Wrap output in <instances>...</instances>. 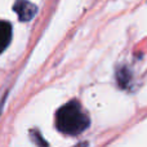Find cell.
<instances>
[{
    "label": "cell",
    "instance_id": "cell-3",
    "mask_svg": "<svg viewBox=\"0 0 147 147\" xmlns=\"http://www.w3.org/2000/svg\"><path fill=\"white\" fill-rule=\"evenodd\" d=\"M12 41V25L7 21H0V54L9 47Z\"/></svg>",
    "mask_w": 147,
    "mask_h": 147
},
{
    "label": "cell",
    "instance_id": "cell-5",
    "mask_svg": "<svg viewBox=\"0 0 147 147\" xmlns=\"http://www.w3.org/2000/svg\"><path fill=\"white\" fill-rule=\"evenodd\" d=\"M30 138H31L32 143L36 147H48V143H47V141L44 140L43 137H41V134L38 132V130H35V129L30 130Z\"/></svg>",
    "mask_w": 147,
    "mask_h": 147
},
{
    "label": "cell",
    "instance_id": "cell-2",
    "mask_svg": "<svg viewBox=\"0 0 147 147\" xmlns=\"http://www.w3.org/2000/svg\"><path fill=\"white\" fill-rule=\"evenodd\" d=\"M13 9L17 13L20 21H22V22L31 21L38 13V7L28 0H16Z\"/></svg>",
    "mask_w": 147,
    "mask_h": 147
},
{
    "label": "cell",
    "instance_id": "cell-4",
    "mask_svg": "<svg viewBox=\"0 0 147 147\" xmlns=\"http://www.w3.org/2000/svg\"><path fill=\"white\" fill-rule=\"evenodd\" d=\"M116 81L120 88L128 89L132 83V72L127 66H120L116 70Z\"/></svg>",
    "mask_w": 147,
    "mask_h": 147
},
{
    "label": "cell",
    "instance_id": "cell-6",
    "mask_svg": "<svg viewBox=\"0 0 147 147\" xmlns=\"http://www.w3.org/2000/svg\"><path fill=\"white\" fill-rule=\"evenodd\" d=\"M75 147H88V142H83V143H79V145H76Z\"/></svg>",
    "mask_w": 147,
    "mask_h": 147
},
{
    "label": "cell",
    "instance_id": "cell-1",
    "mask_svg": "<svg viewBox=\"0 0 147 147\" xmlns=\"http://www.w3.org/2000/svg\"><path fill=\"white\" fill-rule=\"evenodd\" d=\"M57 129L66 136H78L86 130L90 125V119L83 111L78 101H70L57 111Z\"/></svg>",
    "mask_w": 147,
    "mask_h": 147
}]
</instances>
